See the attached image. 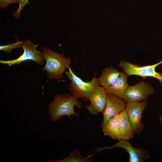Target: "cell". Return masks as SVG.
I'll return each mask as SVG.
<instances>
[{
  "label": "cell",
  "mask_w": 162,
  "mask_h": 162,
  "mask_svg": "<svg viewBox=\"0 0 162 162\" xmlns=\"http://www.w3.org/2000/svg\"><path fill=\"white\" fill-rule=\"evenodd\" d=\"M48 106L51 120L57 122L64 116L69 118L71 116L79 117V113L75 111L74 107L80 109L82 107V104L78 98L72 94H60L55 95Z\"/></svg>",
  "instance_id": "cell-1"
},
{
  "label": "cell",
  "mask_w": 162,
  "mask_h": 162,
  "mask_svg": "<svg viewBox=\"0 0 162 162\" xmlns=\"http://www.w3.org/2000/svg\"><path fill=\"white\" fill-rule=\"evenodd\" d=\"M42 49V54L46 62L42 70L46 71L49 79H61L71 63L70 58L65 57L63 53H58L46 47H43Z\"/></svg>",
  "instance_id": "cell-2"
},
{
  "label": "cell",
  "mask_w": 162,
  "mask_h": 162,
  "mask_svg": "<svg viewBox=\"0 0 162 162\" xmlns=\"http://www.w3.org/2000/svg\"><path fill=\"white\" fill-rule=\"evenodd\" d=\"M68 69L65 73L71 82L69 84L70 93L84 102H87L93 90L99 85L95 74L90 81H84L76 75L69 67Z\"/></svg>",
  "instance_id": "cell-3"
},
{
  "label": "cell",
  "mask_w": 162,
  "mask_h": 162,
  "mask_svg": "<svg viewBox=\"0 0 162 162\" xmlns=\"http://www.w3.org/2000/svg\"><path fill=\"white\" fill-rule=\"evenodd\" d=\"M162 64V60L154 64L140 66L122 60L120 61L118 66L124 70L128 76L134 75L142 77L143 78L147 77H153L158 80L162 86V74L156 70V68Z\"/></svg>",
  "instance_id": "cell-4"
},
{
  "label": "cell",
  "mask_w": 162,
  "mask_h": 162,
  "mask_svg": "<svg viewBox=\"0 0 162 162\" xmlns=\"http://www.w3.org/2000/svg\"><path fill=\"white\" fill-rule=\"evenodd\" d=\"M22 47L23 50V53L18 58L9 60H0V63L7 64L10 67L20 64L27 60L35 62L38 65L42 64L45 60L40 51H37L36 48L38 44L35 45L29 40H23Z\"/></svg>",
  "instance_id": "cell-5"
},
{
  "label": "cell",
  "mask_w": 162,
  "mask_h": 162,
  "mask_svg": "<svg viewBox=\"0 0 162 162\" xmlns=\"http://www.w3.org/2000/svg\"><path fill=\"white\" fill-rule=\"evenodd\" d=\"M148 106L146 100L126 103L125 110L133 131L136 135H139L144 129L145 126L141 119L143 112Z\"/></svg>",
  "instance_id": "cell-6"
},
{
  "label": "cell",
  "mask_w": 162,
  "mask_h": 162,
  "mask_svg": "<svg viewBox=\"0 0 162 162\" xmlns=\"http://www.w3.org/2000/svg\"><path fill=\"white\" fill-rule=\"evenodd\" d=\"M154 92L151 84L147 81H140L136 84L129 86L122 99L125 103L139 102L146 100Z\"/></svg>",
  "instance_id": "cell-7"
},
{
  "label": "cell",
  "mask_w": 162,
  "mask_h": 162,
  "mask_svg": "<svg viewBox=\"0 0 162 162\" xmlns=\"http://www.w3.org/2000/svg\"><path fill=\"white\" fill-rule=\"evenodd\" d=\"M107 94L104 88L98 85L95 88L89 96V105L85 106V108L90 114L96 115L102 112L105 107Z\"/></svg>",
  "instance_id": "cell-8"
},
{
  "label": "cell",
  "mask_w": 162,
  "mask_h": 162,
  "mask_svg": "<svg viewBox=\"0 0 162 162\" xmlns=\"http://www.w3.org/2000/svg\"><path fill=\"white\" fill-rule=\"evenodd\" d=\"M125 106L126 103L122 99L113 95L107 94L106 105L102 112L103 119L101 127L104 126L111 118L125 110Z\"/></svg>",
  "instance_id": "cell-9"
},
{
  "label": "cell",
  "mask_w": 162,
  "mask_h": 162,
  "mask_svg": "<svg viewBox=\"0 0 162 162\" xmlns=\"http://www.w3.org/2000/svg\"><path fill=\"white\" fill-rule=\"evenodd\" d=\"M116 147L122 148L128 152L129 156V162H143L149 157L148 151L134 148L127 140H121L112 146L104 148L103 149H110Z\"/></svg>",
  "instance_id": "cell-10"
},
{
  "label": "cell",
  "mask_w": 162,
  "mask_h": 162,
  "mask_svg": "<svg viewBox=\"0 0 162 162\" xmlns=\"http://www.w3.org/2000/svg\"><path fill=\"white\" fill-rule=\"evenodd\" d=\"M128 76L124 72H122L112 84L104 87L107 94L113 95L122 99L125 92L129 86L127 81Z\"/></svg>",
  "instance_id": "cell-11"
},
{
  "label": "cell",
  "mask_w": 162,
  "mask_h": 162,
  "mask_svg": "<svg viewBox=\"0 0 162 162\" xmlns=\"http://www.w3.org/2000/svg\"><path fill=\"white\" fill-rule=\"evenodd\" d=\"M118 117L121 139L128 140L133 138L135 134L125 110L118 114Z\"/></svg>",
  "instance_id": "cell-12"
},
{
  "label": "cell",
  "mask_w": 162,
  "mask_h": 162,
  "mask_svg": "<svg viewBox=\"0 0 162 162\" xmlns=\"http://www.w3.org/2000/svg\"><path fill=\"white\" fill-rule=\"evenodd\" d=\"M102 130L105 136L114 140H121L120 127L118 114L111 118L102 127Z\"/></svg>",
  "instance_id": "cell-13"
},
{
  "label": "cell",
  "mask_w": 162,
  "mask_h": 162,
  "mask_svg": "<svg viewBox=\"0 0 162 162\" xmlns=\"http://www.w3.org/2000/svg\"><path fill=\"white\" fill-rule=\"evenodd\" d=\"M122 72L111 66L104 68L98 78L99 85L104 88L110 86L118 77Z\"/></svg>",
  "instance_id": "cell-14"
},
{
  "label": "cell",
  "mask_w": 162,
  "mask_h": 162,
  "mask_svg": "<svg viewBox=\"0 0 162 162\" xmlns=\"http://www.w3.org/2000/svg\"><path fill=\"white\" fill-rule=\"evenodd\" d=\"M90 156L86 158L82 156L78 150L76 149L71 151L68 156L62 160H56L52 159L48 162H88L92 161Z\"/></svg>",
  "instance_id": "cell-15"
},
{
  "label": "cell",
  "mask_w": 162,
  "mask_h": 162,
  "mask_svg": "<svg viewBox=\"0 0 162 162\" xmlns=\"http://www.w3.org/2000/svg\"><path fill=\"white\" fill-rule=\"evenodd\" d=\"M23 41H18L16 42L11 44L6 45L0 46V50L3 51L8 53H9L11 52L13 49L22 47V45Z\"/></svg>",
  "instance_id": "cell-16"
},
{
  "label": "cell",
  "mask_w": 162,
  "mask_h": 162,
  "mask_svg": "<svg viewBox=\"0 0 162 162\" xmlns=\"http://www.w3.org/2000/svg\"><path fill=\"white\" fill-rule=\"evenodd\" d=\"M29 3L28 0H20L19 3V6L18 9L16 12L13 14L14 17L16 18L19 19L20 17V13L23 8L24 6L27 4Z\"/></svg>",
  "instance_id": "cell-17"
},
{
  "label": "cell",
  "mask_w": 162,
  "mask_h": 162,
  "mask_svg": "<svg viewBox=\"0 0 162 162\" xmlns=\"http://www.w3.org/2000/svg\"><path fill=\"white\" fill-rule=\"evenodd\" d=\"M20 0H0V8L3 9L6 8L9 4L20 2Z\"/></svg>",
  "instance_id": "cell-18"
},
{
  "label": "cell",
  "mask_w": 162,
  "mask_h": 162,
  "mask_svg": "<svg viewBox=\"0 0 162 162\" xmlns=\"http://www.w3.org/2000/svg\"><path fill=\"white\" fill-rule=\"evenodd\" d=\"M158 120L160 124L162 126V115L159 117Z\"/></svg>",
  "instance_id": "cell-19"
}]
</instances>
